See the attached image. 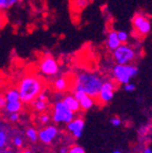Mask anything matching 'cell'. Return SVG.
<instances>
[{"label":"cell","mask_w":152,"mask_h":153,"mask_svg":"<svg viewBox=\"0 0 152 153\" xmlns=\"http://www.w3.org/2000/svg\"><path fill=\"white\" fill-rule=\"evenodd\" d=\"M45 87V83L35 74H27L22 76L17 85L19 99L22 103H31L42 93Z\"/></svg>","instance_id":"obj_1"},{"label":"cell","mask_w":152,"mask_h":153,"mask_svg":"<svg viewBox=\"0 0 152 153\" xmlns=\"http://www.w3.org/2000/svg\"><path fill=\"white\" fill-rule=\"evenodd\" d=\"M103 78L98 72L83 70L77 74L74 80L75 91H81L86 95L96 98L102 85Z\"/></svg>","instance_id":"obj_2"},{"label":"cell","mask_w":152,"mask_h":153,"mask_svg":"<svg viewBox=\"0 0 152 153\" xmlns=\"http://www.w3.org/2000/svg\"><path fill=\"white\" fill-rule=\"evenodd\" d=\"M111 52L115 64H131L138 56V50L136 47L129 43L120 44Z\"/></svg>","instance_id":"obj_3"},{"label":"cell","mask_w":152,"mask_h":153,"mask_svg":"<svg viewBox=\"0 0 152 153\" xmlns=\"http://www.w3.org/2000/svg\"><path fill=\"white\" fill-rule=\"evenodd\" d=\"M138 74V68L133 63L131 64H115L112 68L113 80L117 84H126L136 76Z\"/></svg>","instance_id":"obj_4"},{"label":"cell","mask_w":152,"mask_h":153,"mask_svg":"<svg viewBox=\"0 0 152 153\" xmlns=\"http://www.w3.org/2000/svg\"><path fill=\"white\" fill-rule=\"evenodd\" d=\"M132 27L135 37H146L151 32V18L145 12H136L132 17Z\"/></svg>","instance_id":"obj_5"},{"label":"cell","mask_w":152,"mask_h":153,"mask_svg":"<svg viewBox=\"0 0 152 153\" xmlns=\"http://www.w3.org/2000/svg\"><path fill=\"white\" fill-rule=\"evenodd\" d=\"M38 69L40 74L46 76H54L60 71V64L54 56L50 54H45L39 61Z\"/></svg>","instance_id":"obj_6"},{"label":"cell","mask_w":152,"mask_h":153,"mask_svg":"<svg viewBox=\"0 0 152 153\" xmlns=\"http://www.w3.org/2000/svg\"><path fill=\"white\" fill-rule=\"evenodd\" d=\"M115 89H116V82L114 80L103 79L102 85L100 87L99 93L96 97L98 102L101 104H107V103L111 102L114 97Z\"/></svg>","instance_id":"obj_7"},{"label":"cell","mask_w":152,"mask_h":153,"mask_svg":"<svg viewBox=\"0 0 152 153\" xmlns=\"http://www.w3.org/2000/svg\"><path fill=\"white\" fill-rule=\"evenodd\" d=\"M75 113H72V111L67 108L66 105L63 103L62 100H59L54 103L53 106V115L52 119L54 122H65L68 123L69 121H72L74 119Z\"/></svg>","instance_id":"obj_8"},{"label":"cell","mask_w":152,"mask_h":153,"mask_svg":"<svg viewBox=\"0 0 152 153\" xmlns=\"http://www.w3.org/2000/svg\"><path fill=\"white\" fill-rule=\"evenodd\" d=\"M74 96L77 98V100L79 101L80 104V110L83 111H88L93 108L95 104V98L90 97V96L86 95L85 93L81 91H75Z\"/></svg>","instance_id":"obj_9"},{"label":"cell","mask_w":152,"mask_h":153,"mask_svg":"<svg viewBox=\"0 0 152 153\" xmlns=\"http://www.w3.org/2000/svg\"><path fill=\"white\" fill-rule=\"evenodd\" d=\"M84 120L82 118H76L72 119V121H69L67 123V130L69 132H72V134L74 135V137L76 138H80L82 136L84 129Z\"/></svg>","instance_id":"obj_10"},{"label":"cell","mask_w":152,"mask_h":153,"mask_svg":"<svg viewBox=\"0 0 152 153\" xmlns=\"http://www.w3.org/2000/svg\"><path fill=\"white\" fill-rule=\"evenodd\" d=\"M57 135V129L54 126H49L37 133V137L42 143H50Z\"/></svg>","instance_id":"obj_11"},{"label":"cell","mask_w":152,"mask_h":153,"mask_svg":"<svg viewBox=\"0 0 152 153\" xmlns=\"http://www.w3.org/2000/svg\"><path fill=\"white\" fill-rule=\"evenodd\" d=\"M118 36H117V31L115 30H110L107 33V38H105V46L110 51H113L120 45Z\"/></svg>","instance_id":"obj_12"},{"label":"cell","mask_w":152,"mask_h":153,"mask_svg":"<svg viewBox=\"0 0 152 153\" xmlns=\"http://www.w3.org/2000/svg\"><path fill=\"white\" fill-rule=\"evenodd\" d=\"M62 101L72 113H78L79 111H80V104H79V101L77 100V98L74 95L65 96L64 98L62 99Z\"/></svg>","instance_id":"obj_13"},{"label":"cell","mask_w":152,"mask_h":153,"mask_svg":"<svg viewBox=\"0 0 152 153\" xmlns=\"http://www.w3.org/2000/svg\"><path fill=\"white\" fill-rule=\"evenodd\" d=\"M69 87V80L67 76H57V79L53 82V88L59 93H63V91H67Z\"/></svg>","instance_id":"obj_14"},{"label":"cell","mask_w":152,"mask_h":153,"mask_svg":"<svg viewBox=\"0 0 152 153\" xmlns=\"http://www.w3.org/2000/svg\"><path fill=\"white\" fill-rule=\"evenodd\" d=\"M4 108L7 113H18L22 108V102L20 100L10 101V102H7Z\"/></svg>","instance_id":"obj_15"},{"label":"cell","mask_w":152,"mask_h":153,"mask_svg":"<svg viewBox=\"0 0 152 153\" xmlns=\"http://www.w3.org/2000/svg\"><path fill=\"white\" fill-rule=\"evenodd\" d=\"M22 1V0H0V12H4L12 9Z\"/></svg>","instance_id":"obj_16"},{"label":"cell","mask_w":152,"mask_h":153,"mask_svg":"<svg viewBox=\"0 0 152 153\" xmlns=\"http://www.w3.org/2000/svg\"><path fill=\"white\" fill-rule=\"evenodd\" d=\"M4 97H5V99H7V102L20 100V99H19V93H18V91H17V88H10L9 91L5 93Z\"/></svg>","instance_id":"obj_17"},{"label":"cell","mask_w":152,"mask_h":153,"mask_svg":"<svg viewBox=\"0 0 152 153\" xmlns=\"http://www.w3.org/2000/svg\"><path fill=\"white\" fill-rule=\"evenodd\" d=\"M31 103H32V106L37 112H45L46 108H47V102H46V100H38V99L35 98Z\"/></svg>","instance_id":"obj_18"},{"label":"cell","mask_w":152,"mask_h":153,"mask_svg":"<svg viewBox=\"0 0 152 153\" xmlns=\"http://www.w3.org/2000/svg\"><path fill=\"white\" fill-rule=\"evenodd\" d=\"M117 36H118L119 41L121 44L129 43V39H130V33L124 30H120V31H117Z\"/></svg>","instance_id":"obj_19"},{"label":"cell","mask_w":152,"mask_h":153,"mask_svg":"<svg viewBox=\"0 0 152 153\" xmlns=\"http://www.w3.org/2000/svg\"><path fill=\"white\" fill-rule=\"evenodd\" d=\"M89 4V0H74L72 5L76 10H82L85 9Z\"/></svg>","instance_id":"obj_20"},{"label":"cell","mask_w":152,"mask_h":153,"mask_svg":"<svg viewBox=\"0 0 152 153\" xmlns=\"http://www.w3.org/2000/svg\"><path fill=\"white\" fill-rule=\"evenodd\" d=\"M27 137H28L30 140L32 141V143H35L36 140L38 139L37 137V132H36L35 129H33V128H29L28 130H27Z\"/></svg>","instance_id":"obj_21"},{"label":"cell","mask_w":152,"mask_h":153,"mask_svg":"<svg viewBox=\"0 0 152 153\" xmlns=\"http://www.w3.org/2000/svg\"><path fill=\"white\" fill-rule=\"evenodd\" d=\"M7 143V133L5 130L0 128V149H3L5 145Z\"/></svg>","instance_id":"obj_22"},{"label":"cell","mask_w":152,"mask_h":153,"mask_svg":"<svg viewBox=\"0 0 152 153\" xmlns=\"http://www.w3.org/2000/svg\"><path fill=\"white\" fill-rule=\"evenodd\" d=\"M67 153H86L85 150L81 146H78V145H75V146L70 147V149H68Z\"/></svg>","instance_id":"obj_23"},{"label":"cell","mask_w":152,"mask_h":153,"mask_svg":"<svg viewBox=\"0 0 152 153\" xmlns=\"http://www.w3.org/2000/svg\"><path fill=\"white\" fill-rule=\"evenodd\" d=\"M124 89L126 91H128V93H132V91H134L136 89V86H135V84L129 82V83L124 84Z\"/></svg>","instance_id":"obj_24"},{"label":"cell","mask_w":152,"mask_h":153,"mask_svg":"<svg viewBox=\"0 0 152 153\" xmlns=\"http://www.w3.org/2000/svg\"><path fill=\"white\" fill-rule=\"evenodd\" d=\"M110 122H111V124L114 126V127H119L121 124V120H120V118H118V117H112L110 119Z\"/></svg>","instance_id":"obj_25"},{"label":"cell","mask_w":152,"mask_h":153,"mask_svg":"<svg viewBox=\"0 0 152 153\" xmlns=\"http://www.w3.org/2000/svg\"><path fill=\"white\" fill-rule=\"evenodd\" d=\"M13 143L16 147H22V138L20 136H15L13 138Z\"/></svg>","instance_id":"obj_26"},{"label":"cell","mask_w":152,"mask_h":153,"mask_svg":"<svg viewBox=\"0 0 152 153\" xmlns=\"http://www.w3.org/2000/svg\"><path fill=\"white\" fill-rule=\"evenodd\" d=\"M10 120L12 122H16L19 120V114L18 113H11L10 115Z\"/></svg>","instance_id":"obj_27"},{"label":"cell","mask_w":152,"mask_h":153,"mask_svg":"<svg viewBox=\"0 0 152 153\" xmlns=\"http://www.w3.org/2000/svg\"><path fill=\"white\" fill-rule=\"evenodd\" d=\"M39 120H40V122L42 123H48L49 122V120H50V117H49V115H47V114H43L42 116H40V118H39Z\"/></svg>","instance_id":"obj_28"},{"label":"cell","mask_w":152,"mask_h":153,"mask_svg":"<svg viewBox=\"0 0 152 153\" xmlns=\"http://www.w3.org/2000/svg\"><path fill=\"white\" fill-rule=\"evenodd\" d=\"M5 104H7V99H5L4 95H0V108H4Z\"/></svg>","instance_id":"obj_29"},{"label":"cell","mask_w":152,"mask_h":153,"mask_svg":"<svg viewBox=\"0 0 152 153\" xmlns=\"http://www.w3.org/2000/svg\"><path fill=\"white\" fill-rule=\"evenodd\" d=\"M144 153H152V149L150 147H147V148L144 150Z\"/></svg>","instance_id":"obj_30"},{"label":"cell","mask_w":152,"mask_h":153,"mask_svg":"<svg viewBox=\"0 0 152 153\" xmlns=\"http://www.w3.org/2000/svg\"><path fill=\"white\" fill-rule=\"evenodd\" d=\"M67 151H68L67 148H62L61 150H60V153H67Z\"/></svg>","instance_id":"obj_31"},{"label":"cell","mask_w":152,"mask_h":153,"mask_svg":"<svg viewBox=\"0 0 152 153\" xmlns=\"http://www.w3.org/2000/svg\"><path fill=\"white\" fill-rule=\"evenodd\" d=\"M0 153H10V151H7V150H2V149H0Z\"/></svg>","instance_id":"obj_32"},{"label":"cell","mask_w":152,"mask_h":153,"mask_svg":"<svg viewBox=\"0 0 152 153\" xmlns=\"http://www.w3.org/2000/svg\"><path fill=\"white\" fill-rule=\"evenodd\" d=\"M22 153H33V152H32V151H30V150H24Z\"/></svg>","instance_id":"obj_33"},{"label":"cell","mask_w":152,"mask_h":153,"mask_svg":"<svg viewBox=\"0 0 152 153\" xmlns=\"http://www.w3.org/2000/svg\"><path fill=\"white\" fill-rule=\"evenodd\" d=\"M113 153H122V152H121L120 150H114L113 151Z\"/></svg>","instance_id":"obj_34"},{"label":"cell","mask_w":152,"mask_h":153,"mask_svg":"<svg viewBox=\"0 0 152 153\" xmlns=\"http://www.w3.org/2000/svg\"><path fill=\"white\" fill-rule=\"evenodd\" d=\"M10 153H12V152H10Z\"/></svg>","instance_id":"obj_35"}]
</instances>
